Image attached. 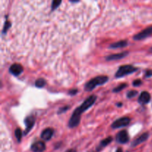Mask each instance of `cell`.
<instances>
[{"label": "cell", "instance_id": "cell-1", "mask_svg": "<svg viewBox=\"0 0 152 152\" xmlns=\"http://www.w3.org/2000/svg\"><path fill=\"white\" fill-rule=\"evenodd\" d=\"M96 98L97 97L96 95H91L85 99L84 102L80 105V107L74 110L69 121H68V127L70 129H74L79 126L80 120H81L82 114L88 109H89L95 103Z\"/></svg>", "mask_w": 152, "mask_h": 152}, {"label": "cell", "instance_id": "cell-2", "mask_svg": "<svg viewBox=\"0 0 152 152\" xmlns=\"http://www.w3.org/2000/svg\"><path fill=\"white\" fill-rule=\"evenodd\" d=\"M109 78L108 76H97L94 78L91 79L85 85V91H92L97 86H102L108 81Z\"/></svg>", "mask_w": 152, "mask_h": 152}, {"label": "cell", "instance_id": "cell-3", "mask_svg": "<svg viewBox=\"0 0 152 152\" xmlns=\"http://www.w3.org/2000/svg\"><path fill=\"white\" fill-rule=\"evenodd\" d=\"M138 68L136 67L133 66L132 65H124L120 66L118 68V70L117 71L115 74V77L117 79L118 78H122V77H124L126 76L129 75V74H132L133 73L136 72L137 71Z\"/></svg>", "mask_w": 152, "mask_h": 152}, {"label": "cell", "instance_id": "cell-4", "mask_svg": "<svg viewBox=\"0 0 152 152\" xmlns=\"http://www.w3.org/2000/svg\"><path fill=\"white\" fill-rule=\"evenodd\" d=\"M131 122V119L128 117H123L121 118L117 119V120L111 124V128L113 129H120V128L126 127V126H129V124Z\"/></svg>", "mask_w": 152, "mask_h": 152}, {"label": "cell", "instance_id": "cell-5", "mask_svg": "<svg viewBox=\"0 0 152 152\" xmlns=\"http://www.w3.org/2000/svg\"><path fill=\"white\" fill-rule=\"evenodd\" d=\"M152 35V26L146 28L145 29H144L143 31H140L138 34H135L134 36L133 39L135 41H140V40L145 39L148 38V37Z\"/></svg>", "mask_w": 152, "mask_h": 152}, {"label": "cell", "instance_id": "cell-6", "mask_svg": "<svg viewBox=\"0 0 152 152\" xmlns=\"http://www.w3.org/2000/svg\"><path fill=\"white\" fill-rule=\"evenodd\" d=\"M36 122V118L33 115L28 116L24 120V123L25 124V130L24 132V135H27L31 131V129H33V127L34 126Z\"/></svg>", "mask_w": 152, "mask_h": 152}, {"label": "cell", "instance_id": "cell-7", "mask_svg": "<svg viewBox=\"0 0 152 152\" xmlns=\"http://www.w3.org/2000/svg\"><path fill=\"white\" fill-rule=\"evenodd\" d=\"M116 140L117 142L120 144H125L127 143L129 141V135L127 131L123 130L120 131L116 137Z\"/></svg>", "mask_w": 152, "mask_h": 152}, {"label": "cell", "instance_id": "cell-8", "mask_svg": "<svg viewBox=\"0 0 152 152\" xmlns=\"http://www.w3.org/2000/svg\"><path fill=\"white\" fill-rule=\"evenodd\" d=\"M45 149L46 145L43 141H37L31 146V150L32 152H44Z\"/></svg>", "mask_w": 152, "mask_h": 152}, {"label": "cell", "instance_id": "cell-9", "mask_svg": "<svg viewBox=\"0 0 152 152\" xmlns=\"http://www.w3.org/2000/svg\"><path fill=\"white\" fill-rule=\"evenodd\" d=\"M24 69L23 67L18 63H14L9 68V72L11 74H13L15 77H18V76L21 75L23 72Z\"/></svg>", "mask_w": 152, "mask_h": 152}, {"label": "cell", "instance_id": "cell-10", "mask_svg": "<svg viewBox=\"0 0 152 152\" xmlns=\"http://www.w3.org/2000/svg\"><path fill=\"white\" fill-rule=\"evenodd\" d=\"M148 137H149V134H148V132H145V133H143L142 134H141L140 136L138 137L137 138L134 140L133 142H132V147H135L139 145L140 144L142 143V142H145V141L148 140Z\"/></svg>", "mask_w": 152, "mask_h": 152}, {"label": "cell", "instance_id": "cell-11", "mask_svg": "<svg viewBox=\"0 0 152 152\" xmlns=\"http://www.w3.org/2000/svg\"><path fill=\"white\" fill-rule=\"evenodd\" d=\"M151 100V95L148 92L142 91L138 98V102L141 105H145L148 104Z\"/></svg>", "mask_w": 152, "mask_h": 152}, {"label": "cell", "instance_id": "cell-12", "mask_svg": "<svg viewBox=\"0 0 152 152\" xmlns=\"http://www.w3.org/2000/svg\"><path fill=\"white\" fill-rule=\"evenodd\" d=\"M53 133H54V131L51 128H48L45 129V130L42 131V132L41 133V138L45 141H49L53 137Z\"/></svg>", "mask_w": 152, "mask_h": 152}, {"label": "cell", "instance_id": "cell-13", "mask_svg": "<svg viewBox=\"0 0 152 152\" xmlns=\"http://www.w3.org/2000/svg\"><path fill=\"white\" fill-rule=\"evenodd\" d=\"M129 53L126 52H122V53H115V54H111L105 56V59L107 61H113V60H118V59H122L124 57L128 56Z\"/></svg>", "mask_w": 152, "mask_h": 152}, {"label": "cell", "instance_id": "cell-14", "mask_svg": "<svg viewBox=\"0 0 152 152\" xmlns=\"http://www.w3.org/2000/svg\"><path fill=\"white\" fill-rule=\"evenodd\" d=\"M129 45L127 40H120V41L117 42L112 43L109 45V48L111 49H117V48H125Z\"/></svg>", "mask_w": 152, "mask_h": 152}, {"label": "cell", "instance_id": "cell-15", "mask_svg": "<svg viewBox=\"0 0 152 152\" xmlns=\"http://www.w3.org/2000/svg\"><path fill=\"white\" fill-rule=\"evenodd\" d=\"M111 142H112V137H108L102 140L100 142V143H99V145H98L97 148H96L97 151H100L102 148H105V146H107V145H109Z\"/></svg>", "mask_w": 152, "mask_h": 152}, {"label": "cell", "instance_id": "cell-16", "mask_svg": "<svg viewBox=\"0 0 152 152\" xmlns=\"http://www.w3.org/2000/svg\"><path fill=\"white\" fill-rule=\"evenodd\" d=\"M46 85V80L43 78H39L36 80L35 82V86L39 88H42L45 87Z\"/></svg>", "mask_w": 152, "mask_h": 152}, {"label": "cell", "instance_id": "cell-17", "mask_svg": "<svg viewBox=\"0 0 152 152\" xmlns=\"http://www.w3.org/2000/svg\"><path fill=\"white\" fill-rule=\"evenodd\" d=\"M22 135H23V133H22V130L20 129H16V131H15V136H16V140H17L18 142H20L21 140H22Z\"/></svg>", "mask_w": 152, "mask_h": 152}, {"label": "cell", "instance_id": "cell-18", "mask_svg": "<svg viewBox=\"0 0 152 152\" xmlns=\"http://www.w3.org/2000/svg\"><path fill=\"white\" fill-rule=\"evenodd\" d=\"M128 86V85L126 83H122V84L119 85L118 86H117L116 88H114V90H113V92L114 93H118V92L123 91L125 88H126Z\"/></svg>", "mask_w": 152, "mask_h": 152}, {"label": "cell", "instance_id": "cell-19", "mask_svg": "<svg viewBox=\"0 0 152 152\" xmlns=\"http://www.w3.org/2000/svg\"><path fill=\"white\" fill-rule=\"evenodd\" d=\"M61 2H62V0H53L51 4V10H56V9L60 5Z\"/></svg>", "mask_w": 152, "mask_h": 152}, {"label": "cell", "instance_id": "cell-20", "mask_svg": "<svg viewBox=\"0 0 152 152\" xmlns=\"http://www.w3.org/2000/svg\"><path fill=\"white\" fill-rule=\"evenodd\" d=\"M10 26H11V24H10V22L7 20L6 21V22H4V28H3V30H2V34H7V31H8L9 28H10Z\"/></svg>", "mask_w": 152, "mask_h": 152}, {"label": "cell", "instance_id": "cell-21", "mask_svg": "<svg viewBox=\"0 0 152 152\" xmlns=\"http://www.w3.org/2000/svg\"><path fill=\"white\" fill-rule=\"evenodd\" d=\"M137 94L138 92L137 91H134V90L129 91L127 93V97L129 98V99H131V98H133L134 97V96H136L137 95Z\"/></svg>", "mask_w": 152, "mask_h": 152}, {"label": "cell", "instance_id": "cell-22", "mask_svg": "<svg viewBox=\"0 0 152 152\" xmlns=\"http://www.w3.org/2000/svg\"><path fill=\"white\" fill-rule=\"evenodd\" d=\"M70 108L69 106H64V107H62V108H60L59 109V111H58V114H63V113H65V111H68V109Z\"/></svg>", "mask_w": 152, "mask_h": 152}, {"label": "cell", "instance_id": "cell-23", "mask_svg": "<svg viewBox=\"0 0 152 152\" xmlns=\"http://www.w3.org/2000/svg\"><path fill=\"white\" fill-rule=\"evenodd\" d=\"M142 85V81H141L140 80H134V81L133 82V86H134V87H138V86H141Z\"/></svg>", "mask_w": 152, "mask_h": 152}, {"label": "cell", "instance_id": "cell-24", "mask_svg": "<svg viewBox=\"0 0 152 152\" xmlns=\"http://www.w3.org/2000/svg\"><path fill=\"white\" fill-rule=\"evenodd\" d=\"M77 92H78V90H77V89H72V90L69 91V92H68V94L75 95V94H77Z\"/></svg>", "mask_w": 152, "mask_h": 152}, {"label": "cell", "instance_id": "cell-25", "mask_svg": "<svg viewBox=\"0 0 152 152\" xmlns=\"http://www.w3.org/2000/svg\"><path fill=\"white\" fill-rule=\"evenodd\" d=\"M145 77H150L152 76V71L151 70H148V71H147L146 72H145Z\"/></svg>", "mask_w": 152, "mask_h": 152}, {"label": "cell", "instance_id": "cell-26", "mask_svg": "<svg viewBox=\"0 0 152 152\" xmlns=\"http://www.w3.org/2000/svg\"><path fill=\"white\" fill-rule=\"evenodd\" d=\"M65 152H77V150L74 149V148H71V149L67 150Z\"/></svg>", "mask_w": 152, "mask_h": 152}, {"label": "cell", "instance_id": "cell-27", "mask_svg": "<svg viewBox=\"0 0 152 152\" xmlns=\"http://www.w3.org/2000/svg\"><path fill=\"white\" fill-rule=\"evenodd\" d=\"M116 152H123V149H122L121 148H118L117 149V151H116Z\"/></svg>", "mask_w": 152, "mask_h": 152}, {"label": "cell", "instance_id": "cell-28", "mask_svg": "<svg viewBox=\"0 0 152 152\" xmlns=\"http://www.w3.org/2000/svg\"><path fill=\"white\" fill-rule=\"evenodd\" d=\"M69 1H71V2H73V3H75V2H78L80 0H69Z\"/></svg>", "mask_w": 152, "mask_h": 152}, {"label": "cell", "instance_id": "cell-29", "mask_svg": "<svg viewBox=\"0 0 152 152\" xmlns=\"http://www.w3.org/2000/svg\"><path fill=\"white\" fill-rule=\"evenodd\" d=\"M122 105H123V104H122V103H117V106H118V107H121Z\"/></svg>", "mask_w": 152, "mask_h": 152}, {"label": "cell", "instance_id": "cell-30", "mask_svg": "<svg viewBox=\"0 0 152 152\" xmlns=\"http://www.w3.org/2000/svg\"><path fill=\"white\" fill-rule=\"evenodd\" d=\"M149 52H152V47L149 49Z\"/></svg>", "mask_w": 152, "mask_h": 152}]
</instances>
